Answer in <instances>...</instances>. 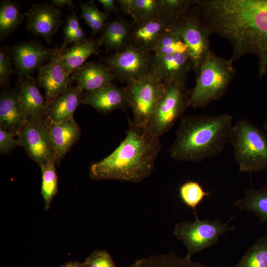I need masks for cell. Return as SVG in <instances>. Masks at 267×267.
Returning a JSON list of instances; mask_svg holds the SVG:
<instances>
[{"label": "cell", "mask_w": 267, "mask_h": 267, "mask_svg": "<svg viewBox=\"0 0 267 267\" xmlns=\"http://www.w3.org/2000/svg\"><path fill=\"white\" fill-rule=\"evenodd\" d=\"M201 13L212 34L230 42L232 62L248 53L258 57L262 79L267 74V0H205Z\"/></svg>", "instance_id": "cell-1"}, {"label": "cell", "mask_w": 267, "mask_h": 267, "mask_svg": "<svg viewBox=\"0 0 267 267\" xmlns=\"http://www.w3.org/2000/svg\"><path fill=\"white\" fill-rule=\"evenodd\" d=\"M128 121L126 137L119 146L108 156L90 165L92 179L137 183L151 174L162 149L160 137L129 118Z\"/></svg>", "instance_id": "cell-2"}, {"label": "cell", "mask_w": 267, "mask_h": 267, "mask_svg": "<svg viewBox=\"0 0 267 267\" xmlns=\"http://www.w3.org/2000/svg\"><path fill=\"white\" fill-rule=\"evenodd\" d=\"M232 121L227 113L182 115L168 148L169 155L175 160L195 163L218 156L229 142Z\"/></svg>", "instance_id": "cell-3"}, {"label": "cell", "mask_w": 267, "mask_h": 267, "mask_svg": "<svg viewBox=\"0 0 267 267\" xmlns=\"http://www.w3.org/2000/svg\"><path fill=\"white\" fill-rule=\"evenodd\" d=\"M235 74L233 62L213 51L203 62L190 92V106L205 107L225 94Z\"/></svg>", "instance_id": "cell-4"}, {"label": "cell", "mask_w": 267, "mask_h": 267, "mask_svg": "<svg viewBox=\"0 0 267 267\" xmlns=\"http://www.w3.org/2000/svg\"><path fill=\"white\" fill-rule=\"evenodd\" d=\"M229 142L240 173L259 172L267 170V133L246 119L233 126Z\"/></svg>", "instance_id": "cell-5"}, {"label": "cell", "mask_w": 267, "mask_h": 267, "mask_svg": "<svg viewBox=\"0 0 267 267\" xmlns=\"http://www.w3.org/2000/svg\"><path fill=\"white\" fill-rule=\"evenodd\" d=\"M167 30L176 33L188 47L192 70L196 77L201 65L212 51L210 44L212 33L196 4L182 16L168 25Z\"/></svg>", "instance_id": "cell-6"}, {"label": "cell", "mask_w": 267, "mask_h": 267, "mask_svg": "<svg viewBox=\"0 0 267 267\" xmlns=\"http://www.w3.org/2000/svg\"><path fill=\"white\" fill-rule=\"evenodd\" d=\"M164 85V93L147 127L150 132L159 137L168 132L190 106L191 90L187 89L185 83L170 82Z\"/></svg>", "instance_id": "cell-7"}, {"label": "cell", "mask_w": 267, "mask_h": 267, "mask_svg": "<svg viewBox=\"0 0 267 267\" xmlns=\"http://www.w3.org/2000/svg\"><path fill=\"white\" fill-rule=\"evenodd\" d=\"M126 85L124 88L133 114L132 121L137 126L147 128L164 93L165 85L151 75L132 80Z\"/></svg>", "instance_id": "cell-8"}, {"label": "cell", "mask_w": 267, "mask_h": 267, "mask_svg": "<svg viewBox=\"0 0 267 267\" xmlns=\"http://www.w3.org/2000/svg\"><path fill=\"white\" fill-rule=\"evenodd\" d=\"M154 54L128 44L122 51L102 58L118 81L127 84L151 75Z\"/></svg>", "instance_id": "cell-9"}, {"label": "cell", "mask_w": 267, "mask_h": 267, "mask_svg": "<svg viewBox=\"0 0 267 267\" xmlns=\"http://www.w3.org/2000/svg\"><path fill=\"white\" fill-rule=\"evenodd\" d=\"M227 223L218 220H200L198 216L194 221H185L175 226L174 235L182 241L186 246V256H191L217 243L221 234L232 230Z\"/></svg>", "instance_id": "cell-10"}, {"label": "cell", "mask_w": 267, "mask_h": 267, "mask_svg": "<svg viewBox=\"0 0 267 267\" xmlns=\"http://www.w3.org/2000/svg\"><path fill=\"white\" fill-rule=\"evenodd\" d=\"M17 136L19 146L24 148L28 157L39 167L55 161L49 123L45 117L28 120Z\"/></svg>", "instance_id": "cell-11"}, {"label": "cell", "mask_w": 267, "mask_h": 267, "mask_svg": "<svg viewBox=\"0 0 267 267\" xmlns=\"http://www.w3.org/2000/svg\"><path fill=\"white\" fill-rule=\"evenodd\" d=\"M55 48L44 45L36 40L21 42L11 47L13 64L18 80L30 77L44 62L54 55Z\"/></svg>", "instance_id": "cell-12"}, {"label": "cell", "mask_w": 267, "mask_h": 267, "mask_svg": "<svg viewBox=\"0 0 267 267\" xmlns=\"http://www.w3.org/2000/svg\"><path fill=\"white\" fill-rule=\"evenodd\" d=\"M25 14L27 18V30L48 43L51 42L59 27L64 22L61 10L52 3H35Z\"/></svg>", "instance_id": "cell-13"}, {"label": "cell", "mask_w": 267, "mask_h": 267, "mask_svg": "<svg viewBox=\"0 0 267 267\" xmlns=\"http://www.w3.org/2000/svg\"><path fill=\"white\" fill-rule=\"evenodd\" d=\"M38 82L44 90V98L48 107L71 86L73 81L54 54L45 65L38 69Z\"/></svg>", "instance_id": "cell-14"}, {"label": "cell", "mask_w": 267, "mask_h": 267, "mask_svg": "<svg viewBox=\"0 0 267 267\" xmlns=\"http://www.w3.org/2000/svg\"><path fill=\"white\" fill-rule=\"evenodd\" d=\"M191 69V62L186 54L154 55L151 75L164 84L185 83Z\"/></svg>", "instance_id": "cell-15"}, {"label": "cell", "mask_w": 267, "mask_h": 267, "mask_svg": "<svg viewBox=\"0 0 267 267\" xmlns=\"http://www.w3.org/2000/svg\"><path fill=\"white\" fill-rule=\"evenodd\" d=\"M82 104L89 105L99 113L108 114L118 109L126 110L129 107L124 88L111 83L94 90L86 91Z\"/></svg>", "instance_id": "cell-16"}, {"label": "cell", "mask_w": 267, "mask_h": 267, "mask_svg": "<svg viewBox=\"0 0 267 267\" xmlns=\"http://www.w3.org/2000/svg\"><path fill=\"white\" fill-rule=\"evenodd\" d=\"M18 82L19 106L27 120L45 117L48 106L44 97L39 91L35 79L30 76Z\"/></svg>", "instance_id": "cell-17"}, {"label": "cell", "mask_w": 267, "mask_h": 267, "mask_svg": "<svg viewBox=\"0 0 267 267\" xmlns=\"http://www.w3.org/2000/svg\"><path fill=\"white\" fill-rule=\"evenodd\" d=\"M102 45L99 39L89 38L68 47H56L55 55L67 74L86 62L92 54H98Z\"/></svg>", "instance_id": "cell-18"}, {"label": "cell", "mask_w": 267, "mask_h": 267, "mask_svg": "<svg viewBox=\"0 0 267 267\" xmlns=\"http://www.w3.org/2000/svg\"><path fill=\"white\" fill-rule=\"evenodd\" d=\"M49 123V135L56 164L79 139L81 131L74 116L58 123Z\"/></svg>", "instance_id": "cell-19"}, {"label": "cell", "mask_w": 267, "mask_h": 267, "mask_svg": "<svg viewBox=\"0 0 267 267\" xmlns=\"http://www.w3.org/2000/svg\"><path fill=\"white\" fill-rule=\"evenodd\" d=\"M73 82L81 90H94L105 87L116 80L110 69L95 61L86 62L70 75Z\"/></svg>", "instance_id": "cell-20"}, {"label": "cell", "mask_w": 267, "mask_h": 267, "mask_svg": "<svg viewBox=\"0 0 267 267\" xmlns=\"http://www.w3.org/2000/svg\"><path fill=\"white\" fill-rule=\"evenodd\" d=\"M167 30V25L158 16L133 25L129 43L145 51L154 53L158 43Z\"/></svg>", "instance_id": "cell-21"}, {"label": "cell", "mask_w": 267, "mask_h": 267, "mask_svg": "<svg viewBox=\"0 0 267 267\" xmlns=\"http://www.w3.org/2000/svg\"><path fill=\"white\" fill-rule=\"evenodd\" d=\"M85 94L84 90L71 86L48 107L45 119L56 124L73 117L75 110L82 104Z\"/></svg>", "instance_id": "cell-22"}, {"label": "cell", "mask_w": 267, "mask_h": 267, "mask_svg": "<svg viewBox=\"0 0 267 267\" xmlns=\"http://www.w3.org/2000/svg\"><path fill=\"white\" fill-rule=\"evenodd\" d=\"M134 24L133 21L121 18L106 22L99 39L107 53L118 52L127 46Z\"/></svg>", "instance_id": "cell-23"}, {"label": "cell", "mask_w": 267, "mask_h": 267, "mask_svg": "<svg viewBox=\"0 0 267 267\" xmlns=\"http://www.w3.org/2000/svg\"><path fill=\"white\" fill-rule=\"evenodd\" d=\"M18 89L3 90L0 95V127L18 133L28 122L18 101Z\"/></svg>", "instance_id": "cell-24"}, {"label": "cell", "mask_w": 267, "mask_h": 267, "mask_svg": "<svg viewBox=\"0 0 267 267\" xmlns=\"http://www.w3.org/2000/svg\"><path fill=\"white\" fill-rule=\"evenodd\" d=\"M116 3L120 10L131 17L135 24L156 16L159 8V0H118Z\"/></svg>", "instance_id": "cell-25"}, {"label": "cell", "mask_w": 267, "mask_h": 267, "mask_svg": "<svg viewBox=\"0 0 267 267\" xmlns=\"http://www.w3.org/2000/svg\"><path fill=\"white\" fill-rule=\"evenodd\" d=\"M234 204L241 210L254 213L261 222L267 223V184L258 189L246 190L244 197Z\"/></svg>", "instance_id": "cell-26"}, {"label": "cell", "mask_w": 267, "mask_h": 267, "mask_svg": "<svg viewBox=\"0 0 267 267\" xmlns=\"http://www.w3.org/2000/svg\"><path fill=\"white\" fill-rule=\"evenodd\" d=\"M26 17L20 12L17 3L3 0L0 4V39L2 40L15 30Z\"/></svg>", "instance_id": "cell-27"}, {"label": "cell", "mask_w": 267, "mask_h": 267, "mask_svg": "<svg viewBox=\"0 0 267 267\" xmlns=\"http://www.w3.org/2000/svg\"><path fill=\"white\" fill-rule=\"evenodd\" d=\"M141 267H209L199 262H194L186 256L179 257L173 251L160 255H152L142 258Z\"/></svg>", "instance_id": "cell-28"}, {"label": "cell", "mask_w": 267, "mask_h": 267, "mask_svg": "<svg viewBox=\"0 0 267 267\" xmlns=\"http://www.w3.org/2000/svg\"><path fill=\"white\" fill-rule=\"evenodd\" d=\"M56 162L52 161L41 166V194L44 201L45 211L49 209L52 199L58 192Z\"/></svg>", "instance_id": "cell-29"}, {"label": "cell", "mask_w": 267, "mask_h": 267, "mask_svg": "<svg viewBox=\"0 0 267 267\" xmlns=\"http://www.w3.org/2000/svg\"><path fill=\"white\" fill-rule=\"evenodd\" d=\"M196 2L197 0H159L157 15L167 27L187 12Z\"/></svg>", "instance_id": "cell-30"}, {"label": "cell", "mask_w": 267, "mask_h": 267, "mask_svg": "<svg viewBox=\"0 0 267 267\" xmlns=\"http://www.w3.org/2000/svg\"><path fill=\"white\" fill-rule=\"evenodd\" d=\"M234 267H267V236L255 241Z\"/></svg>", "instance_id": "cell-31"}, {"label": "cell", "mask_w": 267, "mask_h": 267, "mask_svg": "<svg viewBox=\"0 0 267 267\" xmlns=\"http://www.w3.org/2000/svg\"><path fill=\"white\" fill-rule=\"evenodd\" d=\"M82 10V18L91 30V36H95L100 33L105 24L108 14L100 11L93 0L79 2Z\"/></svg>", "instance_id": "cell-32"}, {"label": "cell", "mask_w": 267, "mask_h": 267, "mask_svg": "<svg viewBox=\"0 0 267 267\" xmlns=\"http://www.w3.org/2000/svg\"><path fill=\"white\" fill-rule=\"evenodd\" d=\"M179 196L182 201L188 207L194 210L195 217L197 207L207 196L210 195L196 181H189L181 185L179 188Z\"/></svg>", "instance_id": "cell-33"}, {"label": "cell", "mask_w": 267, "mask_h": 267, "mask_svg": "<svg viewBox=\"0 0 267 267\" xmlns=\"http://www.w3.org/2000/svg\"><path fill=\"white\" fill-rule=\"evenodd\" d=\"M175 53H183L188 55V47L176 33L167 30L161 37L154 54Z\"/></svg>", "instance_id": "cell-34"}, {"label": "cell", "mask_w": 267, "mask_h": 267, "mask_svg": "<svg viewBox=\"0 0 267 267\" xmlns=\"http://www.w3.org/2000/svg\"><path fill=\"white\" fill-rule=\"evenodd\" d=\"M64 40L60 47H68L87 39L86 34L80 25L75 11L66 17V25L63 28Z\"/></svg>", "instance_id": "cell-35"}, {"label": "cell", "mask_w": 267, "mask_h": 267, "mask_svg": "<svg viewBox=\"0 0 267 267\" xmlns=\"http://www.w3.org/2000/svg\"><path fill=\"white\" fill-rule=\"evenodd\" d=\"M11 47L4 45L0 48V84L3 90L10 88L11 76L16 73L12 68Z\"/></svg>", "instance_id": "cell-36"}, {"label": "cell", "mask_w": 267, "mask_h": 267, "mask_svg": "<svg viewBox=\"0 0 267 267\" xmlns=\"http://www.w3.org/2000/svg\"><path fill=\"white\" fill-rule=\"evenodd\" d=\"M83 263L86 267H117L110 254L105 250H94Z\"/></svg>", "instance_id": "cell-37"}, {"label": "cell", "mask_w": 267, "mask_h": 267, "mask_svg": "<svg viewBox=\"0 0 267 267\" xmlns=\"http://www.w3.org/2000/svg\"><path fill=\"white\" fill-rule=\"evenodd\" d=\"M18 134L15 132L5 130L0 127V153L1 154H7L13 149L19 146L17 139L14 137Z\"/></svg>", "instance_id": "cell-38"}, {"label": "cell", "mask_w": 267, "mask_h": 267, "mask_svg": "<svg viewBox=\"0 0 267 267\" xmlns=\"http://www.w3.org/2000/svg\"><path fill=\"white\" fill-rule=\"evenodd\" d=\"M97 1L102 5L104 10L107 14L110 12L117 14L121 11L120 8L117 4L116 0H98Z\"/></svg>", "instance_id": "cell-39"}, {"label": "cell", "mask_w": 267, "mask_h": 267, "mask_svg": "<svg viewBox=\"0 0 267 267\" xmlns=\"http://www.w3.org/2000/svg\"><path fill=\"white\" fill-rule=\"evenodd\" d=\"M51 3L57 7H63L64 6H68L71 8L74 7L72 0H51Z\"/></svg>", "instance_id": "cell-40"}, {"label": "cell", "mask_w": 267, "mask_h": 267, "mask_svg": "<svg viewBox=\"0 0 267 267\" xmlns=\"http://www.w3.org/2000/svg\"><path fill=\"white\" fill-rule=\"evenodd\" d=\"M59 267H86L84 263L77 261H69L66 262Z\"/></svg>", "instance_id": "cell-41"}, {"label": "cell", "mask_w": 267, "mask_h": 267, "mask_svg": "<svg viewBox=\"0 0 267 267\" xmlns=\"http://www.w3.org/2000/svg\"><path fill=\"white\" fill-rule=\"evenodd\" d=\"M142 264V258L136 260L134 263L129 267H141Z\"/></svg>", "instance_id": "cell-42"}, {"label": "cell", "mask_w": 267, "mask_h": 267, "mask_svg": "<svg viewBox=\"0 0 267 267\" xmlns=\"http://www.w3.org/2000/svg\"><path fill=\"white\" fill-rule=\"evenodd\" d=\"M263 127L265 131L267 133V118L266 119L264 122Z\"/></svg>", "instance_id": "cell-43"}]
</instances>
